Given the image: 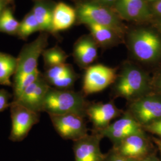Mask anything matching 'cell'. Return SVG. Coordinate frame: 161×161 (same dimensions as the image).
Masks as SVG:
<instances>
[{"label": "cell", "instance_id": "6da1fadb", "mask_svg": "<svg viewBox=\"0 0 161 161\" xmlns=\"http://www.w3.org/2000/svg\"><path fill=\"white\" fill-rule=\"evenodd\" d=\"M114 99L123 98L127 103L153 92L152 80L144 70L135 64H124L114 84L111 86Z\"/></svg>", "mask_w": 161, "mask_h": 161}, {"label": "cell", "instance_id": "7a4b0ae2", "mask_svg": "<svg viewBox=\"0 0 161 161\" xmlns=\"http://www.w3.org/2000/svg\"><path fill=\"white\" fill-rule=\"evenodd\" d=\"M89 103L82 92L58 90L50 86L44 99L42 112L49 115L76 114L86 118Z\"/></svg>", "mask_w": 161, "mask_h": 161}, {"label": "cell", "instance_id": "3957f363", "mask_svg": "<svg viewBox=\"0 0 161 161\" xmlns=\"http://www.w3.org/2000/svg\"><path fill=\"white\" fill-rule=\"evenodd\" d=\"M128 47L136 60L143 64H152L161 58V38L153 31L139 29L130 35Z\"/></svg>", "mask_w": 161, "mask_h": 161}, {"label": "cell", "instance_id": "277c9868", "mask_svg": "<svg viewBox=\"0 0 161 161\" xmlns=\"http://www.w3.org/2000/svg\"><path fill=\"white\" fill-rule=\"evenodd\" d=\"M126 110L142 128L147 126L161 119V95L153 91L127 103Z\"/></svg>", "mask_w": 161, "mask_h": 161}, {"label": "cell", "instance_id": "5b68a950", "mask_svg": "<svg viewBox=\"0 0 161 161\" xmlns=\"http://www.w3.org/2000/svg\"><path fill=\"white\" fill-rule=\"evenodd\" d=\"M76 12L82 23H94L109 28L119 36L122 33V24L118 17L105 6L96 3H84L78 6Z\"/></svg>", "mask_w": 161, "mask_h": 161}, {"label": "cell", "instance_id": "8992f818", "mask_svg": "<svg viewBox=\"0 0 161 161\" xmlns=\"http://www.w3.org/2000/svg\"><path fill=\"white\" fill-rule=\"evenodd\" d=\"M46 34H40L32 42L23 46L17 58V69L13 82L23 78L38 69V61L48 44Z\"/></svg>", "mask_w": 161, "mask_h": 161}, {"label": "cell", "instance_id": "52a82bcc", "mask_svg": "<svg viewBox=\"0 0 161 161\" xmlns=\"http://www.w3.org/2000/svg\"><path fill=\"white\" fill-rule=\"evenodd\" d=\"M12 130L9 140L20 142L26 138L32 127L39 122L40 113L35 112L15 102L10 106Z\"/></svg>", "mask_w": 161, "mask_h": 161}, {"label": "cell", "instance_id": "ba28073f", "mask_svg": "<svg viewBox=\"0 0 161 161\" xmlns=\"http://www.w3.org/2000/svg\"><path fill=\"white\" fill-rule=\"evenodd\" d=\"M117 74L116 68L102 64L90 66L86 68L84 75L82 92L86 97L103 91L114 84Z\"/></svg>", "mask_w": 161, "mask_h": 161}, {"label": "cell", "instance_id": "9c48e42d", "mask_svg": "<svg viewBox=\"0 0 161 161\" xmlns=\"http://www.w3.org/2000/svg\"><path fill=\"white\" fill-rule=\"evenodd\" d=\"M49 116L56 131L64 140L75 142L88 134L84 116L76 114Z\"/></svg>", "mask_w": 161, "mask_h": 161}, {"label": "cell", "instance_id": "30bf717a", "mask_svg": "<svg viewBox=\"0 0 161 161\" xmlns=\"http://www.w3.org/2000/svg\"><path fill=\"white\" fill-rule=\"evenodd\" d=\"M124 110L119 109L114 99L109 102H90L86 110V116L92 123V131L98 132L108 127L110 122L123 114Z\"/></svg>", "mask_w": 161, "mask_h": 161}, {"label": "cell", "instance_id": "8fae6325", "mask_svg": "<svg viewBox=\"0 0 161 161\" xmlns=\"http://www.w3.org/2000/svg\"><path fill=\"white\" fill-rule=\"evenodd\" d=\"M112 149L120 155L137 161L151 154L149 139L143 129L112 146Z\"/></svg>", "mask_w": 161, "mask_h": 161}, {"label": "cell", "instance_id": "7c38bea8", "mask_svg": "<svg viewBox=\"0 0 161 161\" xmlns=\"http://www.w3.org/2000/svg\"><path fill=\"white\" fill-rule=\"evenodd\" d=\"M142 130V127L125 110L118 120L111 123L108 127L98 133L103 138H109L113 146H115L127 137Z\"/></svg>", "mask_w": 161, "mask_h": 161}, {"label": "cell", "instance_id": "4fadbf2b", "mask_svg": "<svg viewBox=\"0 0 161 161\" xmlns=\"http://www.w3.org/2000/svg\"><path fill=\"white\" fill-rule=\"evenodd\" d=\"M103 138L99 133L92 131V134L74 142L75 161H104L106 153L102 152L100 146Z\"/></svg>", "mask_w": 161, "mask_h": 161}, {"label": "cell", "instance_id": "5bb4252c", "mask_svg": "<svg viewBox=\"0 0 161 161\" xmlns=\"http://www.w3.org/2000/svg\"><path fill=\"white\" fill-rule=\"evenodd\" d=\"M50 86L43 74H40L24 92L17 100L18 103L35 112H42V107L47 93Z\"/></svg>", "mask_w": 161, "mask_h": 161}, {"label": "cell", "instance_id": "9a60e30c", "mask_svg": "<svg viewBox=\"0 0 161 161\" xmlns=\"http://www.w3.org/2000/svg\"><path fill=\"white\" fill-rule=\"evenodd\" d=\"M116 10L121 16L133 21H143L152 16L144 0H118L115 3Z\"/></svg>", "mask_w": 161, "mask_h": 161}, {"label": "cell", "instance_id": "2e32d148", "mask_svg": "<svg viewBox=\"0 0 161 161\" xmlns=\"http://www.w3.org/2000/svg\"><path fill=\"white\" fill-rule=\"evenodd\" d=\"M98 44L93 38L85 37L75 43L73 56L82 68H87L97 58Z\"/></svg>", "mask_w": 161, "mask_h": 161}, {"label": "cell", "instance_id": "e0dca14e", "mask_svg": "<svg viewBox=\"0 0 161 161\" xmlns=\"http://www.w3.org/2000/svg\"><path fill=\"white\" fill-rule=\"evenodd\" d=\"M76 12L72 7L59 3L53 9L52 32H58L69 28L75 22Z\"/></svg>", "mask_w": 161, "mask_h": 161}, {"label": "cell", "instance_id": "ac0fdd59", "mask_svg": "<svg viewBox=\"0 0 161 161\" xmlns=\"http://www.w3.org/2000/svg\"><path fill=\"white\" fill-rule=\"evenodd\" d=\"M86 25L90 29L93 39L97 42L98 46L103 47L114 46L121 36L109 28L94 23H88Z\"/></svg>", "mask_w": 161, "mask_h": 161}, {"label": "cell", "instance_id": "d6986e66", "mask_svg": "<svg viewBox=\"0 0 161 161\" xmlns=\"http://www.w3.org/2000/svg\"><path fill=\"white\" fill-rule=\"evenodd\" d=\"M17 58L12 55L0 52V85L13 86L10 78L17 69Z\"/></svg>", "mask_w": 161, "mask_h": 161}, {"label": "cell", "instance_id": "ffe728a7", "mask_svg": "<svg viewBox=\"0 0 161 161\" xmlns=\"http://www.w3.org/2000/svg\"><path fill=\"white\" fill-rule=\"evenodd\" d=\"M41 31H52L53 10L42 2L37 1L32 10Z\"/></svg>", "mask_w": 161, "mask_h": 161}, {"label": "cell", "instance_id": "44dd1931", "mask_svg": "<svg viewBox=\"0 0 161 161\" xmlns=\"http://www.w3.org/2000/svg\"><path fill=\"white\" fill-rule=\"evenodd\" d=\"M42 56L46 70L53 66L66 64L68 58L66 53L58 46L44 50Z\"/></svg>", "mask_w": 161, "mask_h": 161}, {"label": "cell", "instance_id": "7402d4cb", "mask_svg": "<svg viewBox=\"0 0 161 161\" xmlns=\"http://www.w3.org/2000/svg\"><path fill=\"white\" fill-rule=\"evenodd\" d=\"M19 24L10 8H6L0 14V32L8 34H17Z\"/></svg>", "mask_w": 161, "mask_h": 161}, {"label": "cell", "instance_id": "603a6c76", "mask_svg": "<svg viewBox=\"0 0 161 161\" xmlns=\"http://www.w3.org/2000/svg\"><path fill=\"white\" fill-rule=\"evenodd\" d=\"M38 31H40L39 25L31 11L20 22L17 35L20 38L26 39L31 35Z\"/></svg>", "mask_w": 161, "mask_h": 161}, {"label": "cell", "instance_id": "cb8c5ba5", "mask_svg": "<svg viewBox=\"0 0 161 161\" xmlns=\"http://www.w3.org/2000/svg\"><path fill=\"white\" fill-rule=\"evenodd\" d=\"M41 72L36 69L33 72L25 76L23 79L18 80L17 82H14L13 83V102H17L19 99L23 92L28 86L34 82L36 78L40 74Z\"/></svg>", "mask_w": 161, "mask_h": 161}, {"label": "cell", "instance_id": "d4e9b609", "mask_svg": "<svg viewBox=\"0 0 161 161\" xmlns=\"http://www.w3.org/2000/svg\"><path fill=\"white\" fill-rule=\"evenodd\" d=\"M78 78L79 75L77 74L73 69L65 75L52 81L49 86L58 90H72L76 80L78 79Z\"/></svg>", "mask_w": 161, "mask_h": 161}, {"label": "cell", "instance_id": "484cf974", "mask_svg": "<svg viewBox=\"0 0 161 161\" xmlns=\"http://www.w3.org/2000/svg\"><path fill=\"white\" fill-rule=\"evenodd\" d=\"M73 69V67L70 64H64L47 69L43 75L47 83L50 84L52 81L65 75Z\"/></svg>", "mask_w": 161, "mask_h": 161}, {"label": "cell", "instance_id": "4316f807", "mask_svg": "<svg viewBox=\"0 0 161 161\" xmlns=\"http://www.w3.org/2000/svg\"><path fill=\"white\" fill-rule=\"evenodd\" d=\"M12 97V94L7 90L4 89L0 90V112L10 108L11 103L9 102V100Z\"/></svg>", "mask_w": 161, "mask_h": 161}, {"label": "cell", "instance_id": "83f0119b", "mask_svg": "<svg viewBox=\"0 0 161 161\" xmlns=\"http://www.w3.org/2000/svg\"><path fill=\"white\" fill-rule=\"evenodd\" d=\"M104 161H137L130 159L126 157L122 156L116 153L113 150H110L108 153H106V157Z\"/></svg>", "mask_w": 161, "mask_h": 161}, {"label": "cell", "instance_id": "f1b7e54d", "mask_svg": "<svg viewBox=\"0 0 161 161\" xmlns=\"http://www.w3.org/2000/svg\"><path fill=\"white\" fill-rule=\"evenodd\" d=\"M143 129L145 131H148L161 137V119L152 123L147 126L143 127Z\"/></svg>", "mask_w": 161, "mask_h": 161}, {"label": "cell", "instance_id": "f546056e", "mask_svg": "<svg viewBox=\"0 0 161 161\" xmlns=\"http://www.w3.org/2000/svg\"><path fill=\"white\" fill-rule=\"evenodd\" d=\"M152 85L153 91L155 90V92L161 95V72L156 75L154 80H152Z\"/></svg>", "mask_w": 161, "mask_h": 161}, {"label": "cell", "instance_id": "4dcf8cb0", "mask_svg": "<svg viewBox=\"0 0 161 161\" xmlns=\"http://www.w3.org/2000/svg\"><path fill=\"white\" fill-rule=\"evenodd\" d=\"M151 10L153 14L161 16V0H156L155 1Z\"/></svg>", "mask_w": 161, "mask_h": 161}, {"label": "cell", "instance_id": "1f68e13d", "mask_svg": "<svg viewBox=\"0 0 161 161\" xmlns=\"http://www.w3.org/2000/svg\"><path fill=\"white\" fill-rule=\"evenodd\" d=\"M138 161H160L155 156L153 155V154H150L149 155L146 156V158H144L143 159L140 160Z\"/></svg>", "mask_w": 161, "mask_h": 161}, {"label": "cell", "instance_id": "d6a6232c", "mask_svg": "<svg viewBox=\"0 0 161 161\" xmlns=\"http://www.w3.org/2000/svg\"><path fill=\"white\" fill-rule=\"evenodd\" d=\"M96 1V3H102V4H114L116 3L118 0H94Z\"/></svg>", "mask_w": 161, "mask_h": 161}, {"label": "cell", "instance_id": "836d02e7", "mask_svg": "<svg viewBox=\"0 0 161 161\" xmlns=\"http://www.w3.org/2000/svg\"><path fill=\"white\" fill-rule=\"evenodd\" d=\"M6 3L0 1V14L6 8Z\"/></svg>", "mask_w": 161, "mask_h": 161}, {"label": "cell", "instance_id": "e575fe53", "mask_svg": "<svg viewBox=\"0 0 161 161\" xmlns=\"http://www.w3.org/2000/svg\"><path fill=\"white\" fill-rule=\"evenodd\" d=\"M156 144H157L158 147V149L160 151V153H161V140H155Z\"/></svg>", "mask_w": 161, "mask_h": 161}, {"label": "cell", "instance_id": "d590c367", "mask_svg": "<svg viewBox=\"0 0 161 161\" xmlns=\"http://www.w3.org/2000/svg\"><path fill=\"white\" fill-rule=\"evenodd\" d=\"M0 1H3V2L6 3V4H7V3H8L11 2L12 0H0Z\"/></svg>", "mask_w": 161, "mask_h": 161}, {"label": "cell", "instance_id": "8d00e7d4", "mask_svg": "<svg viewBox=\"0 0 161 161\" xmlns=\"http://www.w3.org/2000/svg\"><path fill=\"white\" fill-rule=\"evenodd\" d=\"M159 29H161V21L159 22Z\"/></svg>", "mask_w": 161, "mask_h": 161}, {"label": "cell", "instance_id": "74e56055", "mask_svg": "<svg viewBox=\"0 0 161 161\" xmlns=\"http://www.w3.org/2000/svg\"><path fill=\"white\" fill-rule=\"evenodd\" d=\"M145 1H156V0H144Z\"/></svg>", "mask_w": 161, "mask_h": 161}, {"label": "cell", "instance_id": "f35d334b", "mask_svg": "<svg viewBox=\"0 0 161 161\" xmlns=\"http://www.w3.org/2000/svg\"></svg>", "mask_w": 161, "mask_h": 161}]
</instances>
